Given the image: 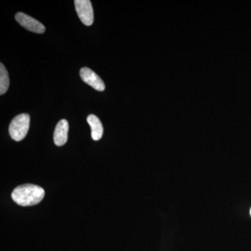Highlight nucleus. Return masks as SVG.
I'll use <instances>...</instances> for the list:
<instances>
[{
    "label": "nucleus",
    "mask_w": 251,
    "mask_h": 251,
    "mask_svg": "<svg viewBox=\"0 0 251 251\" xmlns=\"http://www.w3.org/2000/svg\"><path fill=\"white\" fill-rule=\"evenodd\" d=\"M44 188L34 184H24L18 186L11 193L15 202L23 206H33L39 204L44 199Z\"/></svg>",
    "instance_id": "1"
},
{
    "label": "nucleus",
    "mask_w": 251,
    "mask_h": 251,
    "mask_svg": "<svg viewBox=\"0 0 251 251\" xmlns=\"http://www.w3.org/2000/svg\"><path fill=\"white\" fill-rule=\"evenodd\" d=\"M30 123V117L28 114L23 113L13 119L10 124L9 131L11 138L15 141H21L27 134Z\"/></svg>",
    "instance_id": "2"
},
{
    "label": "nucleus",
    "mask_w": 251,
    "mask_h": 251,
    "mask_svg": "<svg viewBox=\"0 0 251 251\" xmlns=\"http://www.w3.org/2000/svg\"><path fill=\"white\" fill-rule=\"evenodd\" d=\"M74 3L80 21L85 25H92L94 23V11L90 0H75Z\"/></svg>",
    "instance_id": "3"
},
{
    "label": "nucleus",
    "mask_w": 251,
    "mask_h": 251,
    "mask_svg": "<svg viewBox=\"0 0 251 251\" xmlns=\"http://www.w3.org/2000/svg\"><path fill=\"white\" fill-rule=\"evenodd\" d=\"M16 20L22 27L25 28L27 30L36 34H43L45 32L46 28L44 25L24 13L20 12L16 14Z\"/></svg>",
    "instance_id": "4"
},
{
    "label": "nucleus",
    "mask_w": 251,
    "mask_h": 251,
    "mask_svg": "<svg viewBox=\"0 0 251 251\" xmlns=\"http://www.w3.org/2000/svg\"><path fill=\"white\" fill-rule=\"evenodd\" d=\"M81 79L93 87L96 90L103 92L105 90V84L102 79L90 69L87 67L82 68L80 71Z\"/></svg>",
    "instance_id": "5"
},
{
    "label": "nucleus",
    "mask_w": 251,
    "mask_h": 251,
    "mask_svg": "<svg viewBox=\"0 0 251 251\" xmlns=\"http://www.w3.org/2000/svg\"><path fill=\"white\" fill-rule=\"evenodd\" d=\"M69 123L66 120H60L56 126L54 133V142L57 146L65 145L68 140Z\"/></svg>",
    "instance_id": "6"
},
{
    "label": "nucleus",
    "mask_w": 251,
    "mask_h": 251,
    "mask_svg": "<svg viewBox=\"0 0 251 251\" xmlns=\"http://www.w3.org/2000/svg\"><path fill=\"white\" fill-rule=\"evenodd\" d=\"M87 120L92 129V139L96 141L100 140L103 133V127L100 120L94 115H90Z\"/></svg>",
    "instance_id": "7"
},
{
    "label": "nucleus",
    "mask_w": 251,
    "mask_h": 251,
    "mask_svg": "<svg viewBox=\"0 0 251 251\" xmlns=\"http://www.w3.org/2000/svg\"><path fill=\"white\" fill-rule=\"evenodd\" d=\"M9 87V74L6 71L4 64H0V94L6 93Z\"/></svg>",
    "instance_id": "8"
},
{
    "label": "nucleus",
    "mask_w": 251,
    "mask_h": 251,
    "mask_svg": "<svg viewBox=\"0 0 251 251\" xmlns=\"http://www.w3.org/2000/svg\"><path fill=\"white\" fill-rule=\"evenodd\" d=\"M250 214H251V210H250Z\"/></svg>",
    "instance_id": "9"
}]
</instances>
